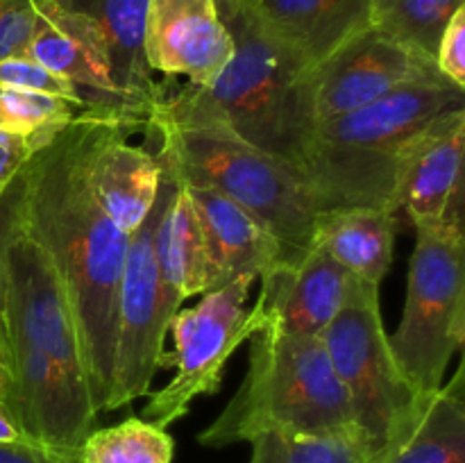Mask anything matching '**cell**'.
Instances as JSON below:
<instances>
[{
  "label": "cell",
  "mask_w": 465,
  "mask_h": 463,
  "mask_svg": "<svg viewBox=\"0 0 465 463\" xmlns=\"http://www.w3.org/2000/svg\"><path fill=\"white\" fill-rule=\"evenodd\" d=\"M112 113L84 109L16 180V212L48 252L71 302L95 413H107L116 345V298L130 234L116 225L89 186V154Z\"/></svg>",
  "instance_id": "cell-1"
},
{
  "label": "cell",
  "mask_w": 465,
  "mask_h": 463,
  "mask_svg": "<svg viewBox=\"0 0 465 463\" xmlns=\"http://www.w3.org/2000/svg\"><path fill=\"white\" fill-rule=\"evenodd\" d=\"M0 322L12 372L9 411L44 452L77 463L98 413L71 302L48 252L18 218L16 182L0 241Z\"/></svg>",
  "instance_id": "cell-2"
},
{
  "label": "cell",
  "mask_w": 465,
  "mask_h": 463,
  "mask_svg": "<svg viewBox=\"0 0 465 463\" xmlns=\"http://www.w3.org/2000/svg\"><path fill=\"white\" fill-rule=\"evenodd\" d=\"M216 5L234 39L230 64L209 86L166 91L153 113L225 125L298 171L316 130L312 68L259 23L245 0H216Z\"/></svg>",
  "instance_id": "cell-3"
},
{
  "label": "cell",
  "mask_w": 465,
  "mask_h": 463,
  "mask_svg": "<svg viewBox=\"0 0 465 463\" xmlns=\"http://www.w3.org/2000/svg\"><path fill=\"white\" fill-rule=\"evenodd\" d=\"M262 434L359 443L350 402L318 336L284 334L262 322L250 336L243 384L198 440L218 449L250 443Z\"/></svg>",
  "instance_id": "cell-4"
},
{
  "label": "cell",
  "mask_w": 465,
  "mask_h": 463,
  "mask_svg": "<svg viewBox=\"0 0 465 463\" xmlns=\"http://www.w3.org/2000/svg\"><path fill=\"white\" fill-rule=\"evenodd\" d=\"M145 134L159 139L154 157L180 184L207 186L252 213L277 239L282 261L307 252L318 212L291 163L213 121H173L153 113Z\"/></svg>",
  "instance_id": "cell-5"
},
{
  "label": "cell",
  "mask_w": 465,
  "mask_h": 463,
  "mask_svg": "<svg viewBox=\"0 0 465 463\" xmlns=\"http://www.w3.org/2000/svg\"><path fill=\"white\" fill-rule=\"evenodd\" d=\"M321 340L345 390L368 463H377L402 443L430 399L395 363L381 322L380 286L352 275L343 307Z\"/></svg>",
  "instance_id": "cell-6"
},
{
  "label": "cell",
  "mask_w": 465,
  "mask_h": 463,
  "mask_svg": "<svg viewBox=\"0 0 465 463\" xmlns=\"http://www.w3.org/2000/svg\"><path fill=\"white\" fill-rule=\"evenodd\" d=\"M465 340L463 218L416 225L402 320L389 336L409 384L430 398L443 386L448 363Z\"/></svg>",
  "instance_id": "cell-7"
},
{
  "label": "cell",
  "mask_w": 465,
  "mask_h": 463,
  "mask_svg": "<svg viewBox=\"0 0 465 463\" xmlns=\"http://www.w3.org/2000/svg\"><path fill=\"white\" fill-rule=\"evenodd\" d=\"M257 280L236 277L230 284L207 291L198 307L180 309L168 322L175 352L163 357V368H175V377L163 389L150 390L143 420L166 429L189 413L200 395H216L223 370L241 343L262 325L257 309H248L250 289Z\"/></svg>",
  "instance_id": "cell-8"
},
{
  "label": "cell",
  "mask_w": 465,
  "mask_h": 463,
  "mask_svg": "<svg viewBox=\"0 0 465 463\" xmlns=\"http://www.w3.org/2000/svg\"><path fill=\"white\" fill-rule=\"evenodd\" d=\"M177 193V180L162 166L157 200L127 241L116 298V345L107 413L148 398L154 372L163 368V340L173 313L163 300L157 261V227L163 209Z\"/></svg>",
  "instance_id": "cell-9"
},
{
  "label": "cell",
  "mask_w": 465,
  "mask_h": 463,
  "mask_svg": "<svg viewBox=\"0 0 465 463\" xmlns=\"http://www.w3.org/2000/svg\"><path fill=\"white\" fill-rule=\"evenodd\" d=\"M448 80L434 59L368 27L312 71L316 123L371 104L411 82Z\"/></svg>",
  "instance_id": "cell-10"
},
{
  "label": "cell",
  "mask_w": 465,
  "mask_h": 463,
  "mask_svg": "<svg viewBox=\"0 0 465 463\" xmlns=\"http://www.w3.org/2000/svg\"><path fill=\"white\" fill-rule=\"evenodd\" d=\"M35 5L36 21L25 57L71 82L80 91L84 109L127 118L139 123L145 132V123L130 116L114 84L109 50L100 27L57 0H35Z\"/></svg>",
  "instance_id": "cell-11"
},
{
  "label": "cell",
  "mask_w": 465,
  "mask_h": 463,
  "mask_svg": "<svg viewBox=\"0 0 465 463\" xmlns=\"http://www.w3.org/2000/svg\"><path fill=\"white\" fill-rule=\"evenodd\" d=\"M465 107L422 127L402 148L395 186V212L416 225L463 218Z\"/></svg>",
  "instance_id": "cell-12"
},
{
  "label": "cell",
  "mask_w": 465,
  "mask_h": 463,
  "mask_svg": "<svg viewBox=\"0 0 465 463\" xmlns=\"http://www.w3.org/2000/svg\"><path fill=\"white\" fill-rule=\"evenodd\" d=\"M143 48L153 73L209 86L230 64L234 39L216 0H150Z\"/></svg>",
  "instance_id": "cell-13"
},
{
  "label": "cell",
  "mask_w": 465,
  "mask_h": 463,
  "mask_svg": "<svg viewBox=\"0 0 465 463\" xmlns=\"http://www.w3.org/2000/svg\"><path fill=\"white\" fill-rule=\"evenodd\" d=\"M465 104V89L450 80L411 82L371 104L316 123L313 139L377 154H400L434 118Z\"/></svg>",
  "instance_id": "cell-14"
},
{
  "label": "cell",
  "mask_w": 465,
  "mask_h": 463,
  "mask_svg": "<svg viewBox=\"0 0 465 463\" xmlns=\"http://www.w3.org/2000/svg\"><path fill=\"white\" fill-rule=\"evenodd\" d=\"M254 309L262 322L284 334L318 336L343 307L350 275L322 245L312 243L293 261H277L262 277Z\"/></svg>",
  "instance_id": "cell-15"
},
{
  "label": "cell",
  "mask_w": 465,
  "mask_h": 463,
  "mask_svg": "<svg viewBox=\"0 0 465 463\" xmlns=\"http://www.w3.org/2000/svg\"><path fill=\"white\" fill-rule=\"evenodd\" d=\"M143 132L134 121L107 116L89 154V186L103 212L127 234L141 225L157 200L162 163L127 136Z\"/></svg>",
  "instance_id": "cell-16"
},
{
  "label": "cell",
  "mask_w": 465,
  "mask_h": 463,
  "mask_svg": "<svg viewBox=\"0 0 465 463\" xmlns=\"http://www.w3.org/2000/svg\"><path fill=\"white\" fill-rule=\"evenodd\" d=\"M191 195L203 227L209 259V291L230 284L236 277L259 280L277 261L282 248L275 236L234 200L207 186L182 184Z\"/></svg>",
  "instance_id": "cell-17"
},
{
  "label": "cell",
  "mask_w": 465,
  "mask_h": 463,
  "mask_svg": "<svg viewBox=\"0 0 465 463\" xmlns=\"http://www.w3.org/2000/svg\"><path fill=\"white\" fill-rule=\"evenodd\" d=\"M263 27L316 68L371 27L372 0H245Z\"/></svg>",
  "instance_id": "cell-18"
},
{
  "label": "cell",
  "mask_w": 465,
  "mask_h": 463,
  "mask_svg": "<svg viewBox=\"0 0 465 463\" xmlns=\"http://www.w3.org/2000/svg\"><path fill=\"white\" fill-rule=\"evenodd\" d=\"M59 5L89 16L100 27L109 50L112 77L130 116L145 123L163 98L166 86L157 84L143 48L145 16L150 0H57Z\"/></svg>",
  "instance_id": "cell-19"
},
{
  "label": "cell",
  "mask_w": 465,
  "mask_h": 463,
  "mask_svg": "<svg viewBox=\"0 0 465 463\" xmlns=\"http://www.w3.org/2000/svg\"><path fill=\"white\" fill-rule=\"evenodd\" d=\"M398 216L386 209L339 207L316 213L312 243L322 245L350 275L380 286L393 259Z\"/></svg>",
  "instance_id": "cell-20"
},
{
  "label": "cell",
  "mask_w": 465,
  "mask_h": 463,
  "mask_svg": "<svg viewBox=\"0 0 465 463\" xmlns=\"http://www.w3.org/2000/svg\"><path fill=\"white\" fill-rule=\"evenodd\" d=\"M154 243H157L163 300L168 311L175 316L186 298L207 293L212 280L198 212L180 182H177V193L163 209Z\"/></svg>",
  "instance_id": "cell-21"
},
{
  "label": "cell",
  "mask_w": 465,
  "mask_h": 463,
  "mask_svg": "<svg viewBox=\"0 0 465 463\" xmlns=\"http://www.w3.org/2000/svg\"><path fill=\"white\" fill-rule=\"evenodd\" d=\"M377 463H465L463 366L430 395L413 429Z\"/></svg>",
  "instance_id": "cell-22"
},
{
  "label": "cell",
  "mask_w": 465,
  "mask_h": 463,
  "mask_svg": "<svg viewBox=\"0 0 465 463\" xmlns=\"http://www.w3.org/2000/svg\"><path fill=\"white\" fill-rule=\"evenodd\" d=\"M465 0H372L371 27L436 62L439 41Z\"/></svg>",
  "instance_id": "cell-23"
},
{
  "label": "cell",
  "mask_w": 465,
  "mask_h": 463,
  "mask_svg": "<svg viewBox=\"0 0 465 463\" xmlns=\"http://www.w3.org/2000/svg\"><path fill=\"white\" fill-rule=\"evenodd\" d=\"M175 438L143 418L94 429L77 449V463H173Z\"/></svg>",
  "instance_id": "cell-24"
},
{
  "label": "cell",
  "mask_w": 465,
  "mask_h": 463,
  "mask_svg": "<svg viewBox=\"0 0 465 463\" xmlns=\"http://www.w3.org/2000/svg\"><path fill=\"white\" fill-rule=\"evenodd\" d=\"M84 107L59 95L0 89V130L50 143Z\"/></svg>",
  "instance_id": "cell-25"
},
{
  "label": "cell",
  "mask_w": 465,
  "mask_h": 463,
  "mask_svg": "<svg viewBox=\"0 0 465 463\" xmlns=\"http://www.w3.org/2000/svg\"><path fill=\"white\" fill-rule=\"evenodd\" d=\"M250 463H368L357 440L262 434L250 440Z\"/></svg>",
  "instance_id": "cell-26"
},
{
  "label": "cell",
  "mask_w": 465,
  "mask_h": 463,
  "mask_svg": "<svg viewBox=\"0 0 465 463\" xmlns=\"http://www.w3.org/2000/svg\"><path fill=\"white\" fill-rule=\"evenodd\" d=\"M0 89H21V91H36V94L59 95V98L73 100L82 104V95L75 86L64 77L54 75L48 68L36 64L35 59L25 57H7L0 59Z\"/></svg>",
  "instance_id": "cell-27"
},
{
  "label": "cell",
  "mask_w": 465,
  "mask_h": 463,
  "mask_svg": "<svg viewBox=\"0 0 465 463\" xmlns=\"http://www.w3.org/2000/svg\"><path fill=\"white\" fill-rule=\"evenodd\" d=\"M35 21V0H0V59L25 54Z\"/></svg>",
  "instance_id": "cell-28"
},
{
  "label": "cell",
  "mask_w": 465,
  "mask_h": 463,
  "mask_svg": "<svg viewBox=\"0 0 465 463\" xmlns=\"http://www.w3.org/2000/svg\"><path fill=\"white\" fill-rule=\"evenodd\" d=\"M436 66L450 82L465 89V5L454 12L440 36Z\"/></svg>",
  "instance_id": "cell-29"
},
{
  "label": "cell",
  "mask_w": 465,
  "mask_h": 463,
  "mask_svg": "<svg viewBox=\"0 0 465 463\" xmlns=\"http://www.w3.org/2000/svg\"><path fill=\"white\" fill-rule=\"evenodd\" d=\"M44 145L48 143L0 130V202L7 195V191L12 189L14 182L18 180L32 154L44 148Z\"/></svg>",
  "instance_id": "cell-30"
},
{
  "label": "cell",
  "mask_w": 465,
  "mask_h": 463,
  "mask_svg": "<svg viewBox=\"0 0 465 463\" xmlns=\"http://www.w3.org/2000/svg\"><path fill=\"white\" fill-rule=\"evenodd\" d=\"M0 445H12V448H32L41 449L25 431L21 429V425L16 422V418L12 416L7 407L0 402ZM44 452V449H41ZM48 454V452H45Z\"/></svg>",
  "instance_id": "cell-31"
},
{
  "label": "cell",
  "mask_w": 465,
  "mask_h": 463,
  "mask_svg": "<svg viewBox=\"0 0 465 463\" xmlns=\"http://www.w3.org/2000/svg\"><path fill=\"white\" fill-rule=\"evenodd\" d=\"M0 463H75L62 461L41 449L32 448H12V445H0Z\"/></svg>",
  "instance_id": "cell-32"
},
{
  "label": "cell",
  "mask_w": 465,
  "mask_h": 463,
  "mask_svg": "<svg viewBox=\"0 0 465 463\" xmlns=\"http://www.w3.org/2000/svg\"><path fill=\"white\" fill-rule=\"evenodd\" d=\"M9 393H12V372H9L7 348H5L3 322H0V402L9 409Z\"/></svg>",
  "instance_id": "cell-33"
},
{
  "label": "cell",
  "mask_w": 465,
  "mask_h": 463,
  "mask_svg": "<svg viewBox=\"0 0 465 463\" xmlns=\"http://www.w3.org/2000/svg\"><path fill=\"white\" fill-rule=\"evenodd\" d=\"M12 204H14V184L12 189L7 191V195L3 198V202H0V241H3L5 227H7L9 213H12Z\"/></svg>",
  "instance_id": "cell-34"
}]
</instances>
